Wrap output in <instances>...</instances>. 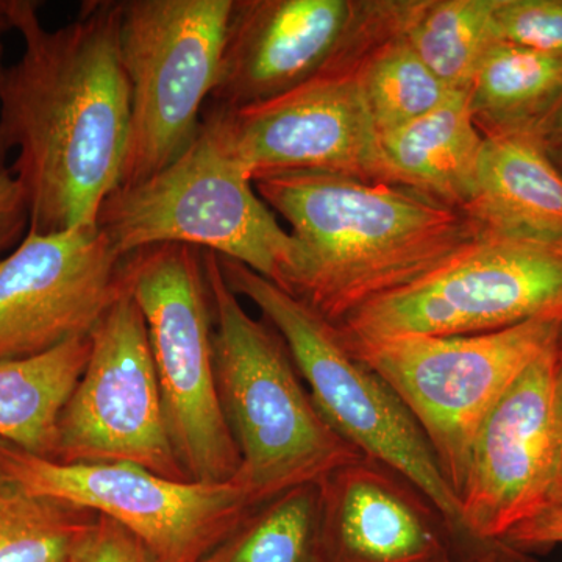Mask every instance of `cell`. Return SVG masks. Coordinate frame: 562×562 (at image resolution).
I'll use <instances>...</instances> for the list:
<instances>
[{
  "instance_id": "obj_1",
  "label": "cell",
  "mask_w": 562,
  "mask_h": 562,
  "mask_svg": "<svg viewBox=\"0 0 562 562\" xmlns=\"http://www.w3.org/2000/svg\"><path fill=\"white\" fill-rule=\"evenodd\" d=\"M40 2L10 0L24 52L0 74V143L24 191L29 232L95 227L120 188L131 139V85L121 60V2L88 0L44 27Z\"/></svg>"
},
{
  "instance_id": "obj_2",
  "label": "cell",
  "mask_w": 562,
  "mask_h": 562,
  "mask_svg": "<svg viewBox=\"0 0 562 562\" xmlns=\"http://www.w3.org/2000/svg\"><path fill=\"white\" fill-rule=\"evenodd\" d=\"M254 187L305 255L290 294L335 324L435 271L484 232L464 211L401 184L286 172Z\"/></svg>"
},
{
  "instance_id": "obj_3",
  "label": "cell",
  "mask_w": 562,
  "mask_h": 562,
  "mask_svg": "<svg viewBox=\"0 0 562 562\" xmlns=\"http://www.w3.org/2000/svg\"><path fill=\"white\" fill-rule=\"evenodd\" d=\"M202 257L217 391L241 457L235 482L257 508L295 487L319 484L362 454L324 419L279 333L244 310L217 255L202 250Z\"/></svg>"
},
{
  "instance_id": "obj_4",
  "label": "cell",
  "mask_w": 562,
  "mask_h": 562,
  "mask_svg": "<svg viewBox=\"0 0 562 562\" xmlns=\"http://www.w3.org/2000/svg\"><path fill=\"white\" fill-rule=\"evenodd\" d=\"M95 225L121 257L181 244L243 262L286 292L305 261L206 113L190 149L149 179L111 192Z\"/></svg>"
},
{
  "instance_id": "obj_5",
  "label": "cell",
  "mask_w": 562,
  "mask_h": 562,
  "mask_svg": "<svg viewBox=\"0 0 562 562\" xmlns=\"http://www.w3.org/2000/svg\"><path fill=\"white\" fill-rule=\"evenodd\" d=\"M217 258L228 288L249 299L286 344L333 430L362 457L382 462L416 486L446 520L454 552L471 560L457 494L427 436L390 384L355 353L338 324L243 262Z\"/></svg>"
},
{
  "instance_id": "obj_6",
  "label": "cell",
  "mask_w": 562,
  "mask_h": 562,
  "mask_svg": "<svg viewBox=\"0 0 562 562\" xmlns=\"http://www.w3.org/2000/svg\"><path fill=\"white\" fill-rule=\"evenodd\" d=\"M139 305L173 452L191 482L235 480L241 457L222 409L214 369L209 283L202 250L181 244L125 257Z\"/></svg>"
},
{
  "instance_id": "obj_7",
  "label": "cell",
  "mask_w": 562,
  "mask_h": 562,
  "mask_svg": "<svg viewBox=\"0 0 562 562\" xmlns=\"http://www.w3.org/2000/svg\"><path fill=\"white\" fill-rule=\"evenodd\" d=\"M561 325V317H542L476 335L346 339L405 403L458 497L476 432L513 383L558 342Z\"/></svg>"
},
{
  "instance_id": "obj_8",
  "label": "cell",
  "mask_w": 562,
  "mask_h": 562,
  "mask_svg": "<svg viewBox=\"0 0 562 562\" xmlns=\"http://www.w3.org/2000/svg\"><path fill=\"white\" fill-rule=\"evenodd\" d=\"M561 317L562 243L484 231L450 260L341 322L351 342L476 335Z\"/></svg>"
},
{
  "instance_id": "obj_9",
  "label": "cell",
  "mask_w": 562,
  "mask_h": 562,
  "mask_svg": "<svg viewBox=\"0 0 562 562\" xmlns=\"http://www.w3.org/2000/svg\"><path fill=\"white\" fill-rule=\"evenodd\" d=\"M233 0L121 2V60L131 85V139L120 187L179 160L202 127Z\"/></svg>"
},
{
  "instance_id": "obj_10",
  "label": "cell",
  "mask_w": 562,
  "mask_h": 562,
  "mask_svg": "<svg viewBox=\"0 0 562 562\" xmlns=\"http://www.w3.org/2000/svg\"><path fill=\"white\" fill-rule=\"evenodd\" d=\"M0 468L24 490L131 532L155 562H203L255 509L235 480L176 482L128 462L65 464L0 439Z\"/></svg>"
},
{
  "instance_id": "obj_11",
  "label": "cell",
  "mask_w": 562,
  "mask_h": 562,
  "mask_svg": "<svg viewBox=\"0 0 562 562\" xmlns=\"http://www.w3.org/2000/svg\"><path fill=\"white\" fill-rule=\"evenodd\" d=\"M557 344L505 392L473 439L458 491L472 561L530 562L505 541L549 505L560 473Z\"/></svg>"
},
{
  "instance_id": "obj_12",
  "label": "cell",
  "mask_w": 562,
  "mask_h": 562,
  "mask_svg": "<svg viewBox=\"0 0 562 562\" xmlns=\"http://www.w3.org/2000/svg\"><path fill=\"white\" fill-rule=\"evenodd\" d=\"M90 342L87 368L58 419L52 460L128 462L191 482L173 452L149 333L128 286L95 325Z\"/></svg>"
},
{
  "instance_id": "obj_13",
  "label": "cell",
  "mask_w": 562,
  "mask_h": 562,
  "mask_svg": "<svg viewBox=\"0 0 562 562\" xmlns=\"http://www.w3.org/2000/svg\"><path fill=\"white\" fill-rule=\"evenodd\" d=\"M361 60L346 52L313 79L272 101L239 110L206 105L203 113L216 122L251 180L325 172L395 184L382 135L358 83Z\"/></svg>"
},
{
  "instance_id": "obj_14",
  "label": "cell",
  "mask_w": 562,
  "mask_h": 562,
  "mask_svg": "<svg viewBox=\"0 0 562 562\" xmlns=\"http://www.w3.org/2000/svg\"><path fill=\"white\" fill-rule=\"evenodd\" d=\"M127 286L125 258L98 225L24 239L0 258V361L90 336Z\"/></svg>"
},
{
  "instance_id": "obj_15",
  "label": "cell",
  "mask_w": 562,
  "mask_h": 562,
  "mask_svg": "<svg viewBox=\"0 0 562 562\" xmlns=\"http://www.w3.org/2000/svg\"><path fill=\"white\" fill-rule=\"evenodd\" d=\"M372 3L233 0L206 105L246 109L301 87L357 43Z\"/></svg>"
},
{
  "instance_id": "obj_16",
  "label": "cell",
  "mask_w": 562,
  "mask_h": 562,
  "mask_svg": "<svg viewBox=\"0 0 562 562\" xmlns=\"http://www.w3.org/2000/svg\"><path fill=\"white\" fill-rule=\"evenodd\" d=\"M317 562H436L457 557L436 506L401 473L360 457L319 484Z\"/></svg>"
},
{
  "instance_id": "obj_17",
  "label": "cell",
  "mask_w": 562,
  "mask_h": 562,
  "mask_svg": "<svg viewBox=\"0 0 562 562\" xmlns=\"http://www.w3.org/2000/svg\"><path fill=\"white\" fill-rule=\"evenodd\" d=\"M465 214L497 235L562 243V172L541 136H484L475 198Z\"/></svg>"
},
{
  "instance_id": "obj_18",
  "label": "cell",
  "mask_w": 562,
  "mask_h": 562,
  "mask_svg": "<svg viewBox=\"0 0 562 562\" xmlns=\"http://www.w3.org/2000/svg\"><path fill=\"white\" fill-rule=\"evenodd\" d=\"M483 143L464 91H453L430 113L382 135L395 184L464 213L475 198Z\"/></svg>"
},
{
  "instance_id": "obj_19",
  "label": "cell",
  "mask_w": 562,
  "mask_h": 562,
  "mask_svg": "<svg viewBox=\"0 0 562 562\" xmlns=\"http://www.w3.org/2000/svg\"><path fill=\"white\" fill-rule=\"evenodd\" d=\"M90 336L46 353L0 361V439L52 460L58 419L83 375Z\"/></svg>"
},
{
  "instance_id": "obj_20",
  "label": "cell",
  "mask_w": 562,
  "mask_h": 562,
  "mask_svg": "<svg viewBox=\"0 0 562 562\" xmlns=\"http://www.w3.org/2000/svg\"><path fill=\"white\" fill-rule=\"evenodd\" d=\"M562 101V54L497 43L476 70L469 105L483 136L538 132Z\"/></svg>"
},
{
  "instance_id": "obj_21",
  "label": "cell",
  "mask_w": 562,
  "mask_h": 562,
  "mask_svg": "<svg viewBox=\"0 0 562 562\" xmlns=\"http://www.w3.org/2000/svg\"><path fill=\"white\" fill-rule=\"evenodd\" d=\"M494 7L495 0H405L401 33L450 90L469 92L498 43Z\"/></svg>"
},
{
  "instance_id": "obj_22",
  "label": "cell",
  "mask_w": 562,
  "mask_h": 562,
  "mask_svg": "<svg viewBox=\"0 0 562 562\" xmlns=\"http://www.w3.org/2000/svg\"><path fill=\"white\" fill-rule=\"evenodd\" d=\"M401 29L402 21L397 31L362 57L357 69L362 98L380 135L430 113L453 92L420 60Z\"/></svg>"
},
{
  "instance_id": "obj_23",
  "label": "cell",
  "mask_w": 562,
  "mask_h": 562,
  "mask_svg": "<svg viewBox=\"0 0 562 562\" xmlns=\"http://www.w3.org/2000/svg\"><path fill=\"white\" fill-rule=\"evenodd\" d=\"M319 486L295 487L247 514L203 562H317Z\"/></svg>"
},
{
  "instance_id": "obj_24",
  "label": "cell",
  "mask_w": 562,
  "mask_h": 562,
  "mask_svg": "<svg viewBox=\"0 0 562 562\" xmlns=\"http://www.w3.org/2000/svg\"><path fill=\"white\" fill-rule=\"evenodd\" d=\"M95 517L38 497L0 468V562H70Z\"/></svg>"
},
{
  "instance_id": "obj_25",
  "label": "cell",
  "mask_w": 562,
  "mask_h": 562,
  "mask_svg": "<svg viewBox=\"0 0 562 562\" xmlns=\"http://www.w3.org/2000/svg\"><path fill=\"white\" fill-rule=\"evenodd\" d=\"M498 43L562 54V0H495Z\"/></svg>"
},
{
  "instance_id": "obj_26",
  "label": "cell",
  "mask_w": 562,
  "mask_h": 562,
  "mask_svg": "<svg viewBox=\"0 0 562 562\" xmlns=\"http://www.w3.org/2000/svg\"><path fill=\"white\" fill-rule=\"evenodd\" d=\"M70 562H155L146 547L106 517H95L81 536Z\"/></svg>"
},
{
  "instance_id": "obj_27",
  "label": "cell",
  "mask_w": 562,
  "mask_h": 562,
  "mask_svg": "<svg viewBox=\"0 0 562 562\" xmlns=\"http://www.w3.org/2000/svg\"><path fill=\"white\" fill-rule=\"evenodd\" d=\"M29 231L24 191L10 168L0 172V255L13 250Z\"/></svg>"
},
{
  "instance_id": "obj_28",
  "label": "cell",
  "mask_w": 562,
  "mask_h": 562,
  "mask_svg": "<svg viewBox=\"0 0 562 562\" xmlns=\"http://www.w3.org/2000/svg\"><path fill=\"white\" fill-rule=\"evenodd\" d=\"M506 543L522 553L562 547V508L547 505L541 513L517 527Z\"/></svg>"
},
{
  "instance_id": "obj_29",
  "label": "cell",
  "mask_w": 562,
  "mask_h": 562,
  "mask_svg": "<svg viewBox=\"0 0 562 562\" xmlns=\"http://www.w3.org/2000/svg\"><path fill=\"white\" fill-rule=\"evenodd\" d=\"M536 135L541 136L543 140L562 135V101L558 103L557 109L549 114V117L539 125Z\"/></svg>"
},
{
  "instance_id": "obj_30",
  "label": "cell",
  "mask_w": 562,
  "mask_h": 562,
  "mask_svg": "<svg viewBox=\"0 0 562 562\" xmlns=\"http://www.w3.org/2000/svg\"><path fill=\"white\" fill-rule=\"evenodd\" d=\"M543 143H546L550 158H552L557 168L562 172V135L557 136V138L543 140Z\"/></svg>"
},
{
  "instance_id": "obj_31",
  "label": "cell",
  "mask_w": 562,
  "mask_h": 562,
  "mask_svg": "<svg viewBox=\"0 0 562 562\" xmlns=\"http://www.w3.org/2000/svg\"><path fill=\"white\" fill-rule=\"evenodd\" d=\"M557 387H558V401H560V408L562 413V325L560 331V338L557 344Z\"/></svg>"
},
{
  "instance_id": "obj_32",
  "label": "cell",
  "mask_w": 562,
  "mask_h": 562,
  "mask_svg": "<svg viewBox=\"0 0 562 562\" xmlns=\"http://www.w3.org/2000/svg\"><path fill=\"white\" fill-rule=\"evenodd\" d=\"M9 2L10 0H0V38L5 35L7 32L13 31L9 16Z\"/></svg>"
},
{
  "instance_id": "obj_33",
  "label": "cell",
  "mask_w": 562,
  "mask_h": 562,
  "mask_svg": "<svg viewBox=\"0 0 562 562\" xmlns=\"http://www.w3.org/2000/svg\"><path fill=\"white\" fill-rule=\"evenodd\" d=\"M549 505L560 506V508H562V464L560 473H558L557 482H554L552 495H550Z\"/></svg>"
},
{
  "instance_id": "obj_34",
  "label": "cell",
  "mask_w": 562,
  "mask_h": 562,
  "mask_svg": "<svg viewBox=\"0 0 562 562\" xmlns=\"http://www.w3.org/2000/svg\"><path fill=\"white\" fill-rule=\"evenodd\" d=\"M3 68V44L2 41H0V74H2ZM7 151L2 147V143H0V172L5 171L7 169Z\"/></svg>"
},
{
  "instance_id": "obj_35",
  "label": "cell",
  "mask_w": 562,
  "mask_h": 562,
  "mask_svg": "<svg viewBox=\"0 0 562 562\" xmlns=\"http://www.w3.org/2000/svg\"><path fill=\"white\" fill-rule=\"evenodd\" d=\"M436 562H473L471 560H465V558H460V557H449V558H446V560H441V561H436Z\"/></svg>"
}]
</instances>
